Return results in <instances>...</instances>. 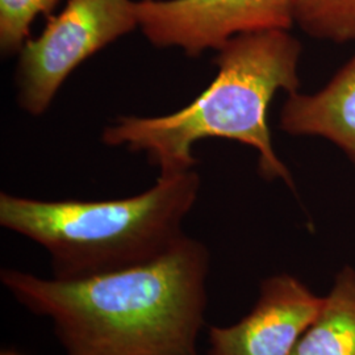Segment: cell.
Segmentation results:
<instances>
[{
    "label": "cell",
    "mask_w": 355,
    "mask_h": 355,
    "mask_svg": "<svg viewBox=\"0 0 355 355\" xmlns=\"http://www.w3.org/2000/svg\"><path fill=\"white\" fill-rule=\"evenodd\" d=\"M209 265L207 246L186 234L127 270L58 280L3 268L0 282L31 313L51 320L64 355H200Z\"/></svg>",
    "instance_id": "cell-1"
},
{
    "label": "cell",
    "mask_w": 355,
    "mask_h": 355,
    "mask_svg": "<svg viewBox=\"0 0 355 355\" xmlns=\"http://www.w3.org/2000/svg\"><path fill=\"white\" fill-rule=\"evenodd\" d=\"M302 51L290 31L230 38L216 51L215 79L193 102L164 116H121L104 129L103 142L146 153L159 177H168L195 170L198 141H236L255 150L261 177L296 192L291 171L274 149L267 114L277 92L299 91Z\"/></svg>",
    "instance_id": "cell-2"
},
{
    "label": "cell",
    "mask_w": 355,
    "mask_h": 355,
    "mask_svg": "<svg viewBox=\"0 0 355 355\" xmlns=\"http://www.w3.org/2000/svg\"><path fill=\"white\" fill-rule=\"evenodd\" d=\"M199 191L200 177L190 170L112 200H40L1 192L0 225L44 248L54 279H86L167 253L186 236L183 223Z\"/></svg>",
    "instance_id": "cell-3"
},
{
    "label": "cell",
    "mask_w": 355,
    "mask_h": 355,
    "mask_svg": "<svg viewBox=\"0 0 355 355\" xmlns=\"http://www.w3.org/2000/svg\"><path fill=\"white\" fill-rule=\"evenodd\" d=\"M137 26L135 0H67L17 54L15 85L21 110L45 114L79 64Z\"/></svg>",
    "instance_id": "cell-4"
},
{
    "label": "cell",
    "mask_w": 355,
    "mask_h": 355,
    "mask_svg": "<svg viewBox=\"0 0 355 355\" xmlns=\"http://www.w3.org/2000/svg\"><path fill=\"white\" fill-rule=\"evenodd\" d=\"M135 12L155 48H178L195 58L240 35L295 26L292 0H139Z\"/></svg>",
    "instance_id": "cell-5"
},
{
    "label": "cell",
    "mask_w": 355,
    "mask_h": 355,
    "mask_svg": "<svg viewBox=\"0 0 355 355\" xmlns=\"http://www.w3.org/2000/svg\"><path fill=\"white\" fill-rule=\"evenodd\" d=\"M322 302L324 296L293 275L266 278L245 318L229 327L209 328L208 355H292Z\"/></svg>",
    "instance_id": "cell-6"
},
{
    "label": "cell",
    "mask_w": 355,
    "mask_h": 355,
    "mask_svg": "<svg viewBox=\"0 0 355 355\" xmlns=\"http://www.w3.org/2000/svg\"><path fill=\"white\" fill-rule=\"evenodd\" d=\"M279 128L291 136L329 141L355 168V54L321 89L287 95Z\"/></svg>",
    "instance_id": "cell-7"
},
{
    "label": "cell",
    "mask_w": 355,
    "mask_h": 355,
    "mask_svg": "<svg viewBox=\"0 0 355 355\" xmlns=\"http://www.w3.org/2000/svg\"><path fill=\"white\" fill-rule=\"evenodd\" d=\"M292 355H355V268L334 277L321 311Z\"/></svg>",
    "instance_id": "cell-8"
},
{
    "label": "cell",
    "mask_w": 355,
    "mask_h": 355,
    "mask_svg": "<svg viewBox=\"0 0 355 355\" xmlns=\"http://www.w3.org/2000/svg\"><path fill=\"white\" fill-rule=\"evenodd\" d=\"M295 24L309 37L355 41V0H292Z\"/></svg>",
    "instance_id": "cell-9"
},
{
    "label": "cell",
    "mask_w": 355,
    "mask_h": 355,
    "mask_svg": "<svg viewBox=\"0 0 355 355\" xmlns=\"http://www.w3.org/2000/svg\"><path fill=\"white\" fill-rule=\"evenodd\" d=\"M60 0H0V51L17 55L31 38V26L40 15L51 16Z\"/></svg>",
    "instance_id": "cell-10"
},
{
    "label": "cell",
    "mask_w": 355,
    "mask_h": 355,
    "mask_svg": "<svg viewBox=\"0 0 355 355\" xmlns=\"http://www.w3.org/2000/svg\"><path fill=\"white\" fill-rule=\"evenodd\" d=\"M1 355H19V354H15V353H3Z\"/></svg>",
    "instance_id": "cell-11"
}]
</instances>
